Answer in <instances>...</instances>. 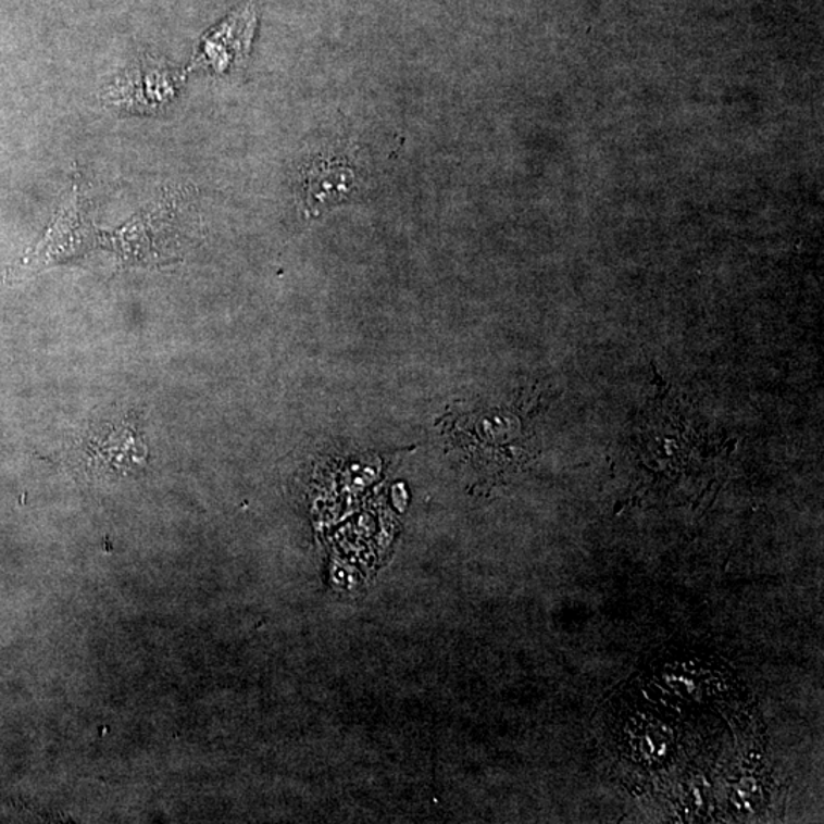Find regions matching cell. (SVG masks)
Returning <instances> with one entry per match:
<instances>
[{"label": "cell", "instance_id": "obj_1", "mask_svg": "<svg viewBox=\"0 0 824 824\" xmlns=\"http://www.w3.org/2000/svg\"><path fill=\"white\" fill-rule=\"evenodd\" d=\"M357 188L353 168L342 159H320L304 172L301 180L305 211L320 215L349 198Z\"/></svg>", "mask_w": 824, "mask_h": 824}, {"label": "cell", "instance_id": "obj_3", "mask_svg": "<svg viewBox=\"0 0 824 824\" xmlns=\"http://www.w3.org/2000/svg\"><path fill=\"white\" fill-rule=\"evenodd\" d=\"M90 459L109 469H130L139 466L143 446L128 426L103 428L93 434L88 445Z\"/></svg>", "mask_w": 824, "mask_h": 824}, {"label": "cell", "instance_id": "obj_2", "mask_svg": "<svg viewBox=\"0 0 824 824\" xmlns=\"http://www.w3.org/2000/svg\"><path fill=\"white\" fill-rule=\"evenodd\" d=\"M254 25L255 11L252 7L237 11L203 39L195 64L211 66L214 71L221 72L230 63L240 62L241 57L248 52Z\"/></svg>", "mask_w": 824, "mask_h": 824}]
</instances>
